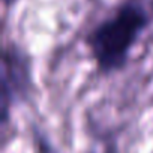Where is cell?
<instances>
[{
    "label": "cell",
    "mask_w": 153,
    "mask_h": 153,
    "mask_svg": "<svg viewBox=\"0 0 153 153\" xmlns=\"http://www.w3.org/2000/svg\"><path fill=\"white\" fill-rule=\"evenodd\" d=\"M30 87V66L26 56L17 47H8L2 60V123H8L9 108L23 99Z\"/></svg>",
    "instance_id": "cell-2"
},
{
    "label": "cell",
    "mask_w": 153,
    "mask_h": 153,
    "mask_svg": "<svg viewBox=\"0 0 153 153\" xmlns=\"http://www.w3.org/2000/svg\"><path fill=\"white\" fill-rule=\"evenodd\" d=\"M15 2H17V0H3V3H5V5H8V6H9V5H12V3H15Z\"/></svg>",
    "instance_id": "cell-3"
},
{
    "label": "cell",
    "mask_w": 153,
    "mask_h": 153,
    "mask_svg": "<svg viewBox=\"0 0 153 153\" xmlns=\"http://www.w3.org/2000/svg\"><path fill=\"white\" fill-rule=\"evenodd\" d=\"M147 23V12L138 3H126L111 18L102 21L89 36V47L99 69L107 72L120 69Z\"/></svg>",
    "instance_id": "cell-1"
}]
</instances>
